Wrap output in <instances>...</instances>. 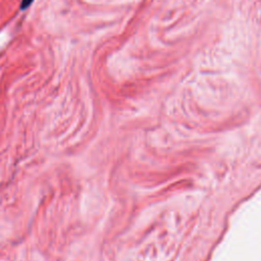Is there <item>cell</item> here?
I'll return each instance as SVG.
<instances>
[{
	"instance_id": "cell-1",
	"label": "cell",
	"mask_w": 261,
	"mask_h": 261,
	"mask_svg": "<svg viewBox=\"0 0 261 261\" xmlns=\"http://www.w3.org/2000/svg\"><path fill=\"white\" fill-rule=\"evenodd\" d=\"M34 0H21V3H20V9L21 10H24L27 9L32 3H33Z\"/></svg>"
}]
</instances>
